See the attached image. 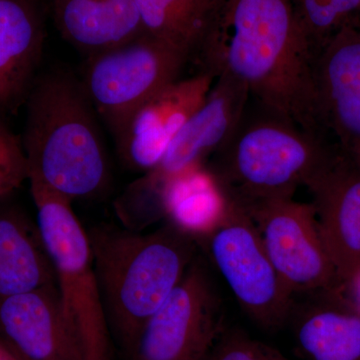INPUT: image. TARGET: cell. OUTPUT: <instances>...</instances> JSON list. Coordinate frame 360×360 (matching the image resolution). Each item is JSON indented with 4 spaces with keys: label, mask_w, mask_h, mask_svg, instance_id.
Segmentation results:
<instances>
[{
    "label": "cell",
    "mask_w": 360,
    "mask_h": 360,
    "mask_svg": "<svg viewBox=\"0 0 360 360\" xmlns=\"http://www.w3.org/2000/svg\"><path fill=\"white\" fill-rule=\"evenodd\" d=\"M250 98L243 82L221 71L205 103L180 129L160 165L148 172L165 179L194 165H205L233 134Z\"/></svg>",
    "instance_id": "cell-14"
},
{
    "label": "cell",
    "mask_w": 360,
    "mask_h": 360,
    "mask_svg": "<svg viewBox=\"0 0 360 360\" xmlns=\"http://www.w3.org/2000/svg\"><path fill=\"white\" fill-rule=\"evenodd\" d=\"M37 224L51 257L66 321L82 360H111L112 338L89 234L68 198L30 184Z\"/></svg>",
    "instance_id": "cell-5"
},
{
    "label": "cell",
    "mask_w": 360,
    "mask_h": 360,
    "mask_svg": "<svg viewBox=\"0 0 360 360\" xmlns=\"http://www.w3.org/2000/svg\"><path fill=\"white\" fill-rule=\"evenodd\" d=\"M188 63L186 54L144 32L127 44L87 56L80 82L115 139L134 111L179 79Z\"/></svg>",
    "instance_id": "cell-6"
},
{
    "label": "cell",
    "mask_w": 360,
    "mask_h": 360,
    "mask_svg": "<svg viewBox=\"0 0 360 360\" xmlns=\"http://www.w3.org/2000/svg\"><path fill=\"white\" fill-rule=\"evenodd\" d=\"M0 360H14L13 357L8 356V355L0 354Z\"/></svg>",
    "instance_id": "cell-27"
},
{
    "label": "cell",
    "mask_w": 360,
    "mask_h": 360,
    "mask_svg": "<svg viewBox=\"0 0 360 360\" xmlns=\"http://www.w3.org/2000/svg\"><path fill=\"white\" fill-rule=\"evenodd\" d=\"M203 360H288L274 347L239 330H222Z\"/></svg>",
    "instance_id": "cell-23"
},
{
    "label": "cell",
    "mask_w": 360,
    "mask_h": 360,
    "mask_svg": "<svg viewBox=\"0 0 360 360\" xmlns=\"http://www.w3.org/2000/svg\"><path fill=\"white\" fill-rule=\"evenodd\" d=\"M347 286L354 288L355 298H356L357 304H359L357 307L360 309V274Z\"/></svg>",
    "instance_id": "cell-25"
},
{
    "label": "cell",
    "mask_w": 360,
    "mask_h": 360,
    "mask_svg": "<svg viewBox=\"0 0 360 360\" xmlns=\"http://www.w3.org/2000/svg\"><path fill=\"white\" fill-rule=\"evenodd\" d=\"M296 307L290 319L296 343L309 360H360V309L340 291L316 293Z\"/></svg>",
    "instance_id": "cell-17"
},
{
    "label": "cell",
    "mask_w": 360,
    "mask_h": 360,
    "mask_svg": "<svg viewBox=\"0 0 360 360\" xmlns=\"http://www.w3.org/2000/svg\"><path fill=\"white\" fill-rule=\"evenodd\" d=\"M314 80L321 129L360 160V25L342 28L316 52Z\"/></svg>",
    "instance_id": "cell-10"
},
{
    "label": "cell",
    "mask_w": 360,
    "mask_h": 360,
    "mask_svg": "<svg viewBox=\"0 0 360 360\" xmlns=\"http://www.w3.org/2000/svg\"><path fill=\"white\" fill-rule=\"evenodd\" d=\"M61 37L87 56L143 34L135 0H52Z\"/></svg>",
    "instance_id": "cell-16"
},
{
    "label": "cell",
    "mask_w": 360,
    "mask_h": 360,
    "mask_svg": "<svg viewBox=\"0 0 360 360\" xmlns=\"http://www.w3.org/2000/svg\"><path fill=\"white\" fill-rule=\"evenodd\" d=\"M314 59L290 0H220L196 65L217 77L231 73L251 98L328 135L317 117Z\"/></svg>",
    "instance_id": "cell-1"
},
{
    "label": "cell",
    "mask_w": 360,
    "mask_h": 360,
    "mask_svg": "<svg viewBox=\"0 0 360 360\" xmlns=\"http://www.w3.org/2000/svg\"><path fill=\"white\" fill-rule=\"evenodd\" d=\"M340 150L326 135L302 129L250 97L238 127L206 165L229 198L246 210L260 201L293 198Z\"/></svg>",
    "instance_id": "cell-4"
},
{
    "label": "cell",
    "mask_w": 360,
    "mask_h": 360,
    "mask_svg": "<svg viewBox=\"0 0 360 360\" xmlns=\"http://www.w3.org/2000/svg\"><path fill=\"white\" fill-rule=\"evenodd\" d=\"M28 179L22 141L0 120V198L13 193Z\"/></svg>",
    "instance_id": "cell-24"
},
{
    "label": "cell",
    "mask_w": 360,
    "mask_h": 360,
    "mask_svg": "<svg viewBox=\"0 0 360 360\" xmlns=\"http://www.w3.org/2000/svg\"><path fill=\"white\" fill-rule=\"evenodd\" d=\"M25 103L21 141L30 184L70 201L103 193L110 179L108 153L82 82L51 71L35 79Z\"/></svg>",
    "instance_id": "cell-3"
},
{
    "label": "cell",
    "mask_w": 360,
    "mask_h": 360,
    "mask_svg": "<svg viewBox=\"0 0 360 360\" xmlns=\"http://www.w3.org/2000/svg\"><path fill=\"white\" fill-rule=\"evenodd\" d=\"M0 354L8 355V356H11V355L7 352V350L6 348H4V345H2L1 341H0Z\"/></svg>",
    "instance_id": "cell-26"
},
{
    "label": "cell",
    "mask_w": 360,
    "mask_h": 360,
    "mask_svg": "<svg viewBox=\"0 0 360 360\" xmlns=\"http://www.w3.org/2000/svg\"><path fill=\"white\" fill-rule=\"evenodd\" d=\"M215 79L213 73L198 71L167 85L137 108L115 137L125 167L143 174L155 169L180 129L205 103Z\"/></svg>",
    "instance_id": "cell-11"
},
{
    "label": "cell",
    "mask_w": 360,
    "mask_h": 360,
    "mask_svg": "<svg viewBox=\"0 0 360 360\" xmlns=\"http://www.w3.org/2000/svg\"><path fill=\"white\" fill-rule=\"evenodd\" d=\"M322 240L343 288L360 274V160L340 153L307 186Z\"/></svg>",
    "instance_id": "cell-12"
},
{
    "label": "cell",
    "mask_w": 360,
    "mask_h": 360,
    "mask_svg": "<svg viewBox=\"0 0 360 360\" xmlns=\"http://www.w3.org/2000/svg\"><path fill=\"white\" fill-rule=\"evenodd\" d=\"M44 44V25L32 2L0 0V115L26 101Z\"/></svg>",
    "instance_id": "cell-15"
},
{
    "label": "cell",
    "mask_w": 360,
    "mask_h": 360,
    "mask_svg": "<svg viewBox=\"0 0 360 360\" xmlns=\"http://www.w3.org/2000/svg\"><path fill=\"white\" fill-rule=\"evenodd\" d=\"M221 302L198 255L148 319L129 360H203L222 329Z\"/></svg>",
    "instance_id": "cell-8"
},
{
    "label": "cell",
    "mask_w": 360,
    "mask_h": 360,
    "mask_svg": "<svg viewBox=\"0 0 360 360\" xmlns=\"http://www.w3.org/2000/svg\"><path fill=\"white\" fill-rule=\"evenodd\" d=\"M200 240L241 309L255 323L274 330L288 321L295 295L270 260L245 208L231 200L224 219Z\"/></svg>",
    "instance_id": "cell-7"
},
{
    "label": "cell",
    "mask_w": 360,
    "mask_h": 360,
    "mask_svg": "<svg viewBox=\"0 0 360 360\" xmlns=\"http://www.w3.org/2000/svg\"><path fill=\"white\" fill-rule=\"evenodd\" d=\"M163 181L165 219L198 243L219 224L231 206L229 194L206 163Z\"/></svg>",
    "instance_id": "cell-19"
},
{
    "label": "cell",
    "mask_w": 360,
    "mask_h": 360,
    "mask_svg": "<svg viewBox=\"0 0 360 360\" xmlns=\"http://www.w3.org/2000/svg\"><path fill=\"white\" fill-rule=\"evenodd\" d=\"M87 234L111 338L129 357L146 322L200 255V243L168 221L148 233L98 225Z\"/></svg>",
    "instance_id": "cell-2"
},
{
    "label": "cell",
    "mask_w": 360,
    "mask_h": 360,
    "mask_svg": "<svg viewBox=\"0 0 360 360\" xmlns=\"http://www.w3.org/2000/svg\"><path fill=\"white\" fill-rule=\"evenodd\" d=\"M290 2L314 56L342 28L360 25V0H290Z\"/></svg>",
    "instance_id": "cell-21"
},
{
    "label": "cell",
    "mask_w": 360,
    "mask_h": 360,
    "mask_svg": "<svg viewBox=\"0 0 360 360\" xmlns=\"http://www.w3.org/2000/svg\"><path fill=\"white\" fill-rule=\"evenodd\" d=\"M220 0H135L144 32L198 63Z\"/></svg>",
    "instance_id": "cell-20"
},
{
    "label": "cell",
    "mask_w": 360,
    "mask_h": 360,
    "mask_svg": "<svg viewBox=\"0 0 360 360\" xmlns=\"http://www.w3.org/2000/svg\"><path fill=\"white\" fill-rule=\"evenodd\" d=\"M0 341L14 360H82L56 283L0 300Z\"/></svg>",
    "instance_id": "cell-13"
},
{
    "label": "cell",
    "mask_w": 360,
    "mask_h": 360,
    "mask_svg": "<svg viewBox=\"0 0 360 360\" xmlns=\"http://www.w3.org/2000/svg\"><path fill=\"white\" fill-rule=\"evenodd\" d=\"M56 283L37 224L16 208L0 210V300Z\"/></svg>",
    "instance_id": "cell-18"
},
{
    "label": "cell",
    "mask_w": 360,
    "mask_h": 360,
    "mask_svg": "<svg viewBox=\"0 0 360 360\" xmlns=\"http://www.w3.org/2000/svg\"><path fill=\"white\" fill-rule=\"evenodd\" d=\"M163 184V179L146 172L127 187L115 203L116 214L124 229L142 231L165 219Z\"/></svg>",
    "instance_id": "cell-22"
},
{
    "label": "cell",
    "mask_w": 360,
    "mask_h": 360,
    "mask_svg": "<svg viewBox=\"0 0 360 360\" xmlns=\"http://www.w3.org/2000/svg\"><path fill=\"white\" fill-rule=\"evenodd\" d=\"M279 276L293 295L345 288L322 240L314 205L293 198L246 208Z\"/></svg>",
    "instance_id": "cell-9"
}]
</instances>
